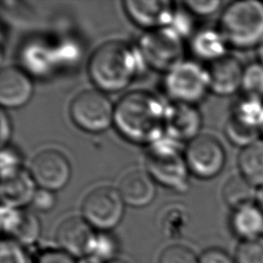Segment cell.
I'll list each match as a JSON object with an SVG mask.
<instances>
[{
    "mask_svg": "<svg viewBox=\"0 0 263 263\" xmlns=\"http://www.w3.org/2000/svg\"><path fill=\"white\" fill-rule=\"evenodd\" d=\"M113 122L128 141L151 145L165 132V107L150 92L134 90L116 103Z\"/></svg>",
    "mask_w": 263,
    "mask_h": 263,
    "instance_id": "cell-1",
    "label": "cell"
},
{
    "mask_svg": "<svg viewBox=\"0 0 263 263\" xmlns=\"http://www.w3.org/2000/svg\"><path fill=\"white\" fill-rule=\"evenodd\" d=\"M144 63L138 49L125 42L111 40L101 44L92 52L87 71L99 89L113 92L129 85L140 73Z\"/></svg>",
    "mask_w": 263,
    "mask_h": 263,
    "instance_id": "cell-2",
    "label": "cell"
},
{
    "mask_svg": "<svg viewBox=\"0 0 263 263\" xmlns=\"http://www.w3.org/2000/svg\"><path fill=\"white\" fill-rule=\"evenodd\" d=\"M219 30L227 44L238 50L257 49L263 42V2L237 0L222 11Z\"/></svg>",
    "mask_w": 263,
    "mask_h": 263,
    "instance_id": "cell-3",
    "label": "cell"
},
{
    "mask_svg": "<svg viewBox=\"0 0 263 263\" xmlns=\"http://www.w3.org/2000/svg\"><path fill=\"white\" fill-rule=\"evenodd\" d=\"M146 166L151 178L161 185L178 191L187 188L189 168L185 155L173 141L161 139L149 145Z\"/></svg>",
    "mask_w": 263,
    "mask_h": 263,
    "instance_id": "cell-4",
    "label": "cell"
},
{
    "mask_svg": "<svg viewBox=\"0 0 263 263\" xmlns=\"http://www.w3.org/2000/svg\"><path fill=\"white\" fill-rule=\"evenodd\" d=\"M138 50L146 64L166 73L184 62V42L173 27L145 32L139 39Z\"/></svg>",
    "mask_w": 263,
    "mask_h": 263,
    "instance_id": "cell-5",
    "label": "cell"
},
{
    "mask_svg": "<svg viewBox=\"0 0 263 263\" xmlns=\"http://www.w3.org/2000/svg\"><path fill=\"white\" fill-rule=\"evenodd\" d=\"M163 86L174 102L194 105L210 89L208 69L194 62H183L165 74Z\"/></svg>",
    "mask_w": 263,
    "mask_h": 263,
    "instance_id": "cell-6",
    "label": "cell"
},
{
    "mask_svg": "<svg viewBox=\"0 0 263 263\" xmlns=\"http://www.w3.org/2000/svg\"><path fill=\"white\" fill-rule=\"evenodd\" d=\"M70 115L80 128L99 133L110 126L114 117V107L100 90L80 91L70 104Z\"/></svg>",
    "mask_w": 263,
    "mask_h": 263,
    "instance_id": "cell-7",
    "label": "cell"
},
{
    "mask_svg": "<svg viewBox=\"0 0 263 263\" xmlns=\"http://www.w3.org/2000/svg\"><path fill=\"white\" fill-rule=\"evenodd\" d=\"M83 218L99 231L116 227L124 213V201L118 191L109 186H101L90 191L81 206Z\"/></svg>",
    "mask_w": 263,
    "mask_h": 263,
    "instance_id": "cell-8",
    "label": "cell"
},
{
    "mask_svg": "<svg viewBox=\"0 0 263 263\" xmlns=\"http://www.w3.org/2000/svg\"><path fill=\"white\" fill-rule=\"evenodd\" d=\"M184 155L189 171L202 179L217 176L226 161L223 145L211 135H198L192 139Z\"/></svg>",
    "mask_w": 263,
    "mask_h": 263,
    "instance_id": "cell-9",
    "label": "cell"
},
{
    "mask_svg": "<svg viewBox=\"0 0 263 263\" xmlns=\"http://www.w3.org/2000/svg\"><path fill=\"white\" fill-rule=\"evenodd\" d=\"M30 173L40 188L53 191L63 188L68 183L71 166L63 153L54 149H46L33 158Z\"/></svg>",
    "mask_w": 263,
    "mask_h": 263,
    "instance_id": "cell-10",
    "label": "cell"
},
{
    "mask_svg": "<svg viewBox=\"0 0 263 263\" xmlns=\"http://www.w3.org/2000/svg\"><path fill=\"white\" fill-rule=\"evenodd\" d=\"M96 231L82 217H69L57 229V242L60 250L72 257L82 258L89 254Z\"/></svg>",
    "mask_w": 263,
    "mask_h": 263,
    "instance_id": "cell-11",
    "label": "cell"
},
{
    "mask_svg": "<svg viewBox=\"0 0 263 263\" xmlns=\"http://www.w3.org/2000/svg\"><path fill=\"white\" fill-rule=\"evenodd\" d=\"M123 5L132 21L148 30L168 27L177 11L168 0H126Z\"/></svg>",
    "mask_w": 263,
    "mask_h": 263,
    "instance_id": "cell-12",
    "label": "cell"
},
{
    "mask_svg": "<svg viewBox=\"0 0 263 263\" xmlns=\"http://www.w3.org/2000/svg\"><path fill=\"white\" fill-rule=\"evenodd\" d=\"M245 66L238 59L226 54L212 63L208 68L210 89L219 96H230L241 89Z\"/></svg>",
    "mask_w": 263,
    "mask_h": 263,
    "instance_id": "cell-13",
    "label": "cell"
},
{
    "mask_svg": "<svg viewBox=\"0 0 263 263\" xmlns=\"http://www.w3.org/2000/svg\"><path fill=\"white\" fill-rule=\"evenodd\" d=\"M201 126L199 111L191 104L174 102L165 107V132L174 140H192Z\"/></svg>",
    "mask_w": 263,
    "mask_h": 263,
    "instance_id": "cell-14",
    "label": "cell"
},
{
    "mask_svg": "<svg viewBox=\"0 0 263 263\" xmlns=\"http://www.w3.org/2000/svg\"><path fill=\"white\" fill-rule=\"evenodd\" d=\"M33 93V83L29 75L18 67L8 66L0 72V104L17 108L25 105Z\"/></svg>",
    "mask_w": 263,
    "mask_h": 263,
    "instance_id": "cell-15",
    "label": "cell"
},
{
    "mask_svg": "<svg viewBox=\"0 0 263 263\" xmlns=\"http://www.w3.org/2000/svg\"><path fill=\"white\" fill-rule=\"evenodd\" d=\"M36 191L35 180L31 173L24 168L10 177L1 179L0 195L3 205L21 209L32 202Z\"/></svg>",
    "mask_w": 263,
    "mask_h": 263,
    "instance_id": "cell-16",
    "label": "cell"
},
{
    "mask_svg": "<svg viewBox=\"0 0 263 263\" xmlns=\"http://www.w3.org/2000/svg\"><path fill=\"white\" fill-rule=\"evenodd\" d=\"M118 191L124 203L141 208L150 203L155 195L153 179L143 171H132L119 182Z\"/></svg>",
    "mask_w": 263,
    "mask_h": 263,
    "instance_id": "cell-17",
    "label": "cell"
},
{
    "mask_svg": "<svg viewBox=\"0 0 263 263\" xmlns=\"http://www.w3.org/2000/svg\"><path fill=\"white\" fill-rule=\"evenodd\" d=\"M229 226L240 241L263 237V211L256 202L233 210Z\"/></svg>",
    "mask_w": 263,
    "mask_h": 263,
    "instance_id": "cell-18",
    "label": "cell"
},
{
    "mask_svg": "<svg viewBox=\"0 0 263 263\" xmlns=\"http://www.w3.org/2000/svg\"><path fill=\"white\" fill-rule=\"evenodd\" d=\"M228 46L219 29H203L197 32L191 40L192 52L198 59L209 61L210 63L228 54Z\"/></svg>",
    "mask_w": 263,
    "mask_h": 263,
    "instance_id": "cell-19",
    "label": "cell"
},
{
    "mask_svg": "<svg viewBox=\"0 0 263 263\" xmlns=\"http://www.w3.org/2000/svg\"><path fill=\"white\" fill-rule=\"evenodd\" d=\"M239 174L257 188L263 185V138L240 149L237 156Z\"/></svg>",
    "mask_w": 263,
    "mask_h": 263,
    "instance_id": "cell-20",
    "label": "cell"
},
{
    "mask_svg": "<svg viewBox=\"0 0 263 263\" xmlns=\"http://www.w3.org/2000/svg\"><path fill=\"white\" fill-rule=\"evenodd\" d=\"M257 187L239 173L231 176L222 188L224 202L233 211L256 202Z\"/></svg>",
    "mask_w": 263,
    "mask_h": 263,
    "instance_id": "cell-21",
    "label": "cell"
},
{
    "mask_svg": "<svg viewBox=\"0 0 263 263\" xmlns=\"http://www.w3.org/2000/svg\"><path fill=\"white\" fill-rule=\"evenodd\" d=\"M229 115L251 127L261 130L263 123V100L242 95L233 104Z\"/></svg>",
    "mask_w": 263,
    "mask_h": 263,
    "instance_id": "cell-22",
    "label": "cell"
},
{
    "mask_svg": "<svg viewBox=\"0 0 263 263\" xmlns=\"http://www.w3.org/2000/svg\"><path fill=\"white\" fill-rule=\"evenodd\" d=\"M224 133L227 139L240 149L261 138L260 129L251 127L230 115L225 122Z\"/></svg>",
    "mask_w": 263,
    "mask_h": 263,
    "instance_id": "cell-23",
    "label": "cell"
},
{
    "mask_svg": "<svg viewBox=\"0 0 263 263\" xmlns=\"http://www.w3.org/2000/svg\"><path fill=\"white\" fill-rule=\"evenodd\" d=\"M119 252V242L117 238L109 231L96 232L88 255L95 256L104 263L116 260Z\"/></svg>",
    "mask_w": 263,
    "mask_h": 263,
    "instance_id": "cell-24",
    "label": "cell"
},
{
    "mask_svg": "<svg viewBox=\"0 0 263 263\" xmlns=\"http://www.w3.org/2000/svg\"><path fill=\"white\" fill-rule=\"evenodd\" d=\"M40 233L41 224L38 217L29 211H24L22 220L10 238L25 247L35 243L39 238Z\"/></svg>",
    "mask_w": 263,
    "mask_h": 263,
    "instance_id": "cell-25",
    "label": "cell"
},
{
    "mask_svg": "<svg viewBox=\"0 0 263 263\" xmlns=\"http://www.w3.org/2000/svg\"><path fill=\"white\" fill-rule=\"evenodd\" d=\"M241 90L246 96L263 100V64L259 61L245 66Z\"/></svg>",
    "mask_w": 263,
    "mask_h": 263,
    "instance_id": "cell-26",
    "label": "cell"
},
{
    "mask_svg": "<svg viewBox=\"0 0 263 263\" xmlns=\"http://www.w3.org/2000/svg\"><path fill=\"white\" fill-rule=\"evenodd\" d=\"M233 258L235 263H263V237L240 241Z\"/></svg>",
    "mask_w": 263,
    "mask_h": 263,
    "instance_id": "cell-27",
    "label": "cell"
},
{
    "mask_svg": "<svg viewBox=\"0 0 263 263\" xmlns=\"http://www.w3.org/2000/svg\"><path fill=\"white\" fill-rule=\"evenodd\" d=\"M158 263H199V257L183 245H172L161 252Z\"/></svg>",
    "mask_w": 263,
    "mask_h": 263,
    "instance_id": "cell-28",
    "label": "cell"
},
{
    "mask_svg": "<svg viewBox=\"0 0 263 263\" xmlns=\"http://www.w3.org/2000/svg\"><path fill=\"white\" fill-rule=\"evenodd\" d=\"M0 263H29L24 246L10 237L3 238L0 243Z\"/></svg>",
    "mask_w": 263,
    "mask_h": 263,
    "instance_id": "cell-29",
    "label": "cell"
},
{
    "mask_svg": "<svg viewBox=\"0 0 263 263\" xmlns=\"http://www.w3.org/2000/svg\"><path fill=\"white\" fill-rule=\"evenodd\" d=\"M22 167V157L17 150L11 146L1 147L0 155V171L1 179L10 177L18 173Z\"/></svg>",
    "mask_w": 263,
    "mask_h": 263,
    "instance_id": "cell-30",
    "label": "cell"
},
{
    "mask_svg": "<svg viewBox=\"0 0 263 263\" xmlns=\"http://www.w3.org/2000/svg\"><path fill=\"white\" fill-rule=\"evenodd\" d=\"M23 210L17 208H11L7 205H1V228L4 233L9 237L15 231L18 223L23 217Z\"/></svg>",
    "mask_w": 263,
    "mask_h": 263,
    "instance_id": "cell-31",
    "label": "cell"
},
{
    "mask_svg": "<svg viewBox=\"0 0 263 263\" xmlns=\"http://www.w3.org/2000/svg\"><path fill=\"white\" fill-rule=\"evenodd\" d=\"M221 4L219 0H187L184 2V5L189 11L202 16L216 12Z\"/></svg>",
    "mask_w": 263,
    "mask_h": 263,
    "instance_id": "cell-32",
    "label": "cell"
},
{
    "mask_svg": "<svg viewBox=\"0 0 263 263\" xmlns=\"http://www.w3.org/2000/svg\"><path fill=\"white\" fill-rule=\"evenodd\" d=\"M171 215H168L167 217H165V219L163 218V233L167 236V237H176V236H180L184 230V226H185V219H184V215L180 212H176L174 211V215H172L173 213H170Z\"/></svg>",
    "mask_w": 263,
    "mask_h": 263,
    "instance_id": "cell-33",
    "label": "cell"
},
{
    "mask_svg": "<svg viewBox=\"0 0 263 263\" xmlns=\"http://www.w3.org/2000/svg\"><path fill=\"white\" fill-rule=\"evenodd\" d=\"M199 263H235L227 252L219 248H211L201 253Z\"/></svg>",
    "mask_w": 263,
    "mask_h": 263,
    "instance_id": "cell-34",
    "label": "cell"
},
{
    "mask_svg": "<svg viewBox=\"0 0 263 263\" xmlns=\"http://www.w3.org/2000/svg\"><path fill=\"white\" fill-rule=\"evenodd\" d=\"M55 198L52 191L47 189H37L34 198L32 200L33 206L41 212H46L51 210L54 206Z\"/></svg>",
    "mask_w": 263,
    "mask_h": 263,
    "instance_id": "cell-35",
    "label": "cell"
},
{
    "mask_svg": "<svg viewBox=\"0 0 263 263\" xmlns=\"http://www.w3.org/2000/svg\"><path fill=\"white\" fill-rule=\"evenodd\" d=\"M35 263H77L71 255L62 250H48L40 254Z\"/></svg>",
    "mask_w": 263,
    "mask_h": 263,
    "instance_id": "cell-36",
    "label": "cell"
},
{
    "mask_svg": "<svg viewBox=\"0 0 263 263\" xmlns=\"http://www.w3.org/2000/svg\"><path fill=\"white\" fill-rule=\"evenodd\" d=\"M0 121H1V147H4L6 146L11 135V124L3 108L0 111Z\"/></svg>",
    "mask_w": 263,
    "mask_h": 263,
    "instance_id": "cell-37",
    "label": "cell"
},
{
    "mask_svg": "<svg viewBox=\"0 0 263 263\" xmlns=\"http://www.w3.org/2000/svg\"><path fill=\"white\" fill-rule=\"evenodd\" d=\"M77 263H104L103 261H101L100 259L96 258L95 256H91V255H86L82 258H80Z\"/></svg>",
    "mask_w": 263,
    "mask_h": 263,
    "instance_id": "cell-38",
    "label": "cell"
},
{
    "mask_svg": "<svg viewBox=\"0 0 263 263\" xmlns=\"http://www.w3.org/2000/svg\"><path fill=\"white\" fill-rule=\"evenodd\" d=\"M256 203L258 206L263 211V185L258 187L257 189V196H256Z\"/></svg>",
    "mask_w": 263,
    "mask_h": 263,
    "instance_id": "cell-39",
    "label": "cell"
},
{
    "mask_svg": "<svg viewBox=\"0 0 263 263\" xmlns=\"http://www.w3.org/2000/svg\"><path fill=\"white\" fill-rule=\"evenodd\" d=\"M257 55H258V60L257 61H259L260 63L263 64V42L257 48Z\"/></svg>",
    "mask_w": 263,
    "mask_h": 263,
    "instance_id": "cell-40",
    "label": "cell"
},
{
    "mask_svg": "<svg viewBox=\"0 0 263 263\" xmlns=\"http://www.w3.org/2000/svg\"><path fill=\"white\" fill-rule=\"evenodd\" d=\"M109 263H125V262H123V261H121V260H114V261H111V262H109Z\"/></svg>",
    "mask_w": 263,
    "mask_h": 263,
    "instance_id": "cell-41",
    "label": "cell"
},
{
    "mask_svg": "<svg viewBox=\"0 0 263 263\" xmlns=\"http://www.w3.org/2000/svg\"><path fill=\"white\" fill-rule=\"evenodd\" d=\"M261 137L263 138V123H262V126H261Z\"/></svg>",
    "mask_w": 263,
    "mask_h": 263,
    "instance_id": "cell-42",
    "label": "cell"
}]
</instances>
